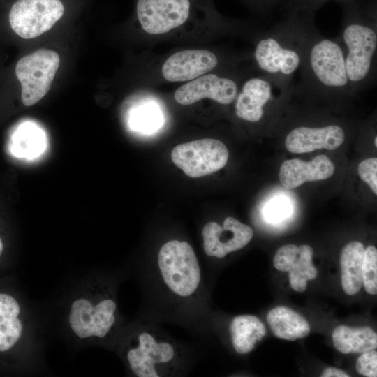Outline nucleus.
<instances>
[{"label":"nucleus","instance_id":"obj_16","mask_svg":"<svg viewBox=\"0 0 377 377\" xmlns=\"http://www.w3.org/2000/svg\"><path fill=\"white\" fill-rule=\"evenodd\" d=\"M335 167L325 155H319L310 161L293 158L283 161L279 170V180L287 188H295L306 182L324 180L334 172Z\"/></svg>","mask_w":377,"mask_h":377},{"label":"nucleus","instance_id":"obj_15","mask_svg":"<svg viewBox=\"0 0 377 377\" xmlns=\"http://www.w3.org/2000/svg\"><path fill=\"white\" fill-rule=\"evenodd\" d=\"M218 63L216 56L209 50H182L166 59L161 73L170 82L190 81L214 69Z\"/></svg>","mask_w":377,"mask_h":377},{"label":"nucleus","instance_id":"obj_1","mask_svg":"<svg viewBox=\"0 0 377 377\" xmlns=\"http://www.w3.org/2000/svg\"><path fill=\"white\" fill-rule=\"evenodd\" d=\"M316 27L314 13L288 10L258 36L253 52L261 73L288 83L302 63L310 34Z\"/></svg>","mask_w":377,"mask_h":377},{"label":"nucleus","instance_id":"obj_24","mask_svg":"<svg viewBox=\"0 0 377 377\" xmlns=\"http://www.w3.org/2000/svg\"><path fill=\"white\" fill-rule=\"evenodd\" d=\"M22 332L21 321L17 318L6 320L0 325V352L10 349Z\"/></svg>","mask_w":377,"mask_h":377},{"label":"nucleus","instance_id":"obj_9","mask_svg":"<svg viewBox=\"0 0 377 377\" xmlns=\"http://www.w3.org/2000/svg\"><path fill=\"white\" fill-rule=\"evenodd\" d=\"M191 9L190 0H138L136 13L148 34H162L183 24Z\"/></svg>","mask_w":377,"mask_h":377},{"label":"nucleus","instance_id":"obj_7","mask_svg":"<svg viewBox=\"0 0 377 377\" xmlns=\"http://www.w3.org/2000/svg\"><path fill=\"white\" fill-rule=\"evenodd\" d=\"M229 154L221 141L204 138L180 144L173 148V163L190 177H200L219 170L227 163Z\"/></svg>","mask_w":377,"mask_h":377},{"label":"nucleus","instance_id":"obj_12","mask_svg":"<svg viewBox=\"0 0 377 377\" xmlns=\"http://www.w3.org/2000/svg\"><path fill=\"white\" fill-rule=\"evenodd\" d=\"M238 92L239 86L235 80L207 74L179 87L174 98L184 105H191L205 98L221 105H229L235 101Z\"/></svg>","mask_w":377,"mask_h":377},{"label":"nucleus","instance_id":"obj_33","mask_svg":"<svg viewBox=\"0 0 377 377\" xmlns=\"http://www.w3.org/2000/svg\"><path fill=\"white\" fill-rule=\"evenodd\" d=\"M3 251V243L1 242V239H0V256Z\"/></svg>","mask_w":377,"mask_h":377},{"label":"nucleus","instance_id":"obj_6","mask_svg":"<svg viewBox=\"0 0 377 377\" xmlns=\"http://www.w3.org/2000/svg\"><path fill=\"white\" fill-rule=\"evenodd\" d=\"M60 64L54 50L40 49L22 57L15 66V75L22 86V101L31 106L49 91Z\"/></svg>","mask_w":377,"mask_h":377},{"label":"nucleus","instance_id":"obj_18","mask_svg":"<svg viewBox=\"0 0 377 377\" xmlns=\"http://www.w3.org/2000/svg\"><path fill=\"white\" fill-rule=\"evenodd\" d=\"M332 337L335 348L344 354L363 353L377 347V334L368 326L339 325L333 330Z\"/></svg>","mask_w":377,"mask_h":377},{"label":"nucleus","instance_id":"obj_27","mask_svg":"<svg viewBox=\"0 0 377 377\" xmlns=\"http://www.w3.org/2000/svg\"><path fill=\"white\" fill-rule=\"evenodd\" d=\"M357 172L362 180L377 195V158H370L362 161L358 165Z\"/></svg>","mask_w":377,"mask_h":377},{"label":"nucleus","instance_id":"obj_28","mask_svg":"<svg viewBox=\"0 0 377 377\" xmlns=\"http://www.w3.org/2000/svg\"><path fill=\"white\" fill-rule=\"evenodd\" d=\"M357 371L367 377L377 376V352L371 350L362 353L356 362Z\"/></svg>","mask_w":377,"mask_h":377},{"label":"nucleus","instance_id":"obj_8","mask_svg":"<svg viewBox=\"0 0 377 377\" xmlns=\"http://www.w3.org/2000/svg\"><path fill=\"white\" fill-rule=\"evenodd\" d=\"M64 12L60 0H16L10 8L8 20L17 35L31 39L49 31Z\"/></svg>","mask_w":377,"mask_h":377},{"label":"nucleus","instance_id":"obj_20","mask_svg":"<svg viewBox=\"0 0 377 377\" xmlns=\"http://www.w3.org/2000/svg\"><path fill=\"white\" fill-rule=\"evenodd\" d=\"M364 247L357 241L346 244L340 255L341 286L348 295L357 294L362 286V267Z\"/></svg>","mask_w":377,"mask_h":377},{"label":"nucleus","instance_id":"obj_19","mask_svg":"<svg viewBox=\"0 0 377 377\" xmlns=\"http://www.w3.org/2000/svg\"><path fill=\"white\" fill-rule=\"evenodd\" d=\"M232 346L239 354L251 352L266 334L263 323L253 315L235 317L230 325Z\"/></svg>","mask_w":377,"mask_h":377},{"label":"nucleus","instance_id":"obj_11","mask_svg":"<svg viewBox=\"0 0 377 377\" xmlns=\"http://www.w3.org/2000/svg\"><path fill=\"white\" fill-rule=\"evenodd\" d=\"M252 228L233 217H227L223 226L211 221L202 229L203 249L209 256L223 258L244 247L252 239Z\"/></svg>","mask_w":377,"mask_h":377},{"label":"nucleus","instance_id":"obj_10","mask_svg":"<svg viewBox=\"0 0 377 377\" xmlns=\"http://www.w3.org/2000/svg\"><path fill=\"white\" fill-rule=\"evenodd\" d=\"M115 302L110 299L102 300L96 306L86 299H79L71 307L70 325L80 338L104 337L115 321Z\"/></svg>","mask_w":377,"mask_h":377},{"label":"nucleus","instance_id":"obj_32","mask_svg":"<svg viewBox=\"0 0 377 377\" xmlns=\"http://www.w3.org/2000/svg\"><path fill=\"white\" fill-rule=\"evenodd\" d=\"M321 377H348L350 376L344 371L337 367H328L325 369L322 374Z\"/></svg>","mask_w":377,"mask_h":377},{"label":"nucleus","instance_id":"obj_21","mask_svg":"<svg viewBox=\"0 0 377 377\" xmlns=\"http://www.w3.org/2000/svg\"><path fill=\"white\" fill-rule=\"evenodd\" d=\"M298 256L288 271L291 288L297 292H304L307 281L317 276L318 271L312 263L313 249L306 244L298 246Z\"/></svg>","mask_w":377,"mask_h":377},{"label":"nucleus","instance_id":"obj_26","mask_svg":"<svg viewBox=\"0 0 377 377\" xmlns=\"http://www.w3.org/2000/svg\"><path fill=\"white\" fill-rule=\"evenodd\" d=\"M298 251V246L295 244L281 246L274 256V266L281 272H288L297 258Z\"/></svg>","mask_w":377,"mask_h":377},{"label":"nucleus","instance_id":"obj_17","mask_svg":"<svg viewBox=\"0 0 377 377\" xmlns=\"http://www.w3.org/2000/svg\"><path fill=\"white\" fill-rule=\"evenodd\" d=\"M267 320L276 337L288 341L304 338L311 330L308 321L287 306H276L270 310Z\"/></svg>","mask_w":377,"mask_h":377},{"label":"nucleus","instance_id":"obj_3","mask_svg":"<svg viewBox=\"0 0 377 377\" xmlns=\"http://www.w3.org/2000/svg\"><path fill=\"white\" fill-rule=\"evenodd\" d=\"M340 35L345 65L355 94L376 82L377 20L374 3L362 6L357 0H343Z\"/></svg>","mask_w":377,"mask_h":377},{"label":"nucleus","instance_id":"obj_13","mask_svg":"<svg viewBox=\"0 0 377 377\" xmlns=\"http://www.w3.org/2000/svg\"><path fill=\"white\" fill-rule=\"evenodd\" d=\"M345 138V130L340 124H329L323 126L300 125L287 133L285 145L290 152L295 154L320 149L334 150L343 144Z\"/></svg>","mask_w":377,"mask_h":377},{"label":"nucleus","instance_id":"obj_34","mask_svg":"<svg viewBox=\"0 0 377 377\" xmlns=\"http://www.w3.org/2000/svg\"><path fill=\"white\" fill-rule=\"evenodd\" d=\"M374 144H375V146L376 147L377 146V137L375 136L374 138Z\"/></svg>","mask_w":377,"mask_h":377},{"label":"nucleus","instance_id":"obj_14","mask_svg":"<svg viewBox=\"0 0 377 377\" xmlns=\"http://www.w3.org/2000/svg\"><path fill=\"white\" fill-rule=\"evenodd\" d=\"M174 357L172 345L158 341L149 332L141 333L138 345L127 354L132 371L139 377H158V367L170 363Z\"/></svg>","mask_w":377,"mask_h":377},{"label":"nucleus","instance_id":"obj_23","mask_svg":"<svg viewBox=\"0 0 377 377\" xmlns=\"http://www.w3.org/2000/svg\"><path fill=\"white\" fill-rule=\"evenodd\" d=\"M362 284L371 295L377 294V249L374 246L364 249L362 267Z\"/></svg>","mask_w":377,"mask_h":377},{"label":"nucleus","instance_id":"obj_22","mask_svg":"<svg viewBox=\"0 0 377 377\" xmlns=\"http://www.w3.org/2000/svg\"><path fill=\"white\" fill-rule=\"evenodd\" d=\"M162 115L159 108L152 103L140 106L135 112L133 125L138 131L151 133L161 126Z\"/></svg>","mask_w":377,"mask_h":377},{"label":"nucleus","instance_id":"obj_4","mask_svg":"<svg viewBox=\"0 0 377 377\" xmlns=\"http://www.w3.org/2000/svg\"><path fill=\"white\" fill-rule=\"evenodd\" d=\"M293 83L263 73L246 80L235 100L237 117L245 121L258 123L271 106L281 105L293 94Z\"/></svg>","mask_w":377,"mask_h":377},{"label":"nucleus","instance_id":"obj_30","mask_svg":"<svg viewBox=\"0 0 377 377\" xmlns=\"http://www.w3.org/2000/svg\"><path fill=\"white\" fill-rule=\"evenodd\" d=\"M20 311V306L14 297L0 293V325L8 320L17 318Z\"/></svg>","mask_w":377,"mask_h":377},{"label":"nucleus","instance_id":"obj_2","mask_svg":"<svg viewBox=\"0 0 377 377\" xmlns=\"http://www.w3.org/2000/svg\"><path fill=\"white\" fill-rule=\"evenodd\" d=\"M293 93L311 100L346 101L354 93L347 75L343 48L337 38L323 36L316 26L307 41Z\"/></svg>","mask_w":377,"mask_h":377},{"label":"nucleus","instance_id":"obj_29","mask_svg":"<svg viewBox=\"0 0 377 377\" xmlns=\"http://www.w3.org/2000/svg\"><path fill=\"white\" fill-rule=\"evenodd\" d=\"M288 0H246L258 15L269 17L276 10H282Z\"/></svg>","mask_w":377,"mask_h":377},{"label":"nucleus","instance_id":"obj_5","mask_svg":"<svg viewBox=\"0 0 377 377\" xmlns=\"http://www.w3.org/2000/svg\"><path fill=\"white\" fill-rule=\"evenodd\" d=\"M158 265L163 281L176 295L188 297L198 288L200 266L188 242L178 240L166 242L159 250Z\"/></svg>","mask_w":377,"mask_h":377},{"label":"nucleus","instance_id":"obj_25","mask_svg":"<svg viewBox=\"0 0 377 377\" xmlns=\"http://www.w3.org/2000/svg\"><path fill=\"white\" fill-rule=\"evenodd\" d=\"M290 212V202L281 197L272 199L263 209L264 217L269 223H279L288 217Z\"/></svg>","mask_w":377,"mask_h":377},{"label":"nucleus","instance_id":"obj_31","mask_svg":"<svg viewBox=\"0 0 377 377\" xmlns=\"http://www.w3.org/2000/svg\"><path fill=\"white\" fill-rule=\"evenodd\" d=\"M330 0H288L282 11L288 10H304L315 13ZM339 3L343 0H334Z\"/></svg>","mask_w":377,"mask_h":377}]
</instances>
